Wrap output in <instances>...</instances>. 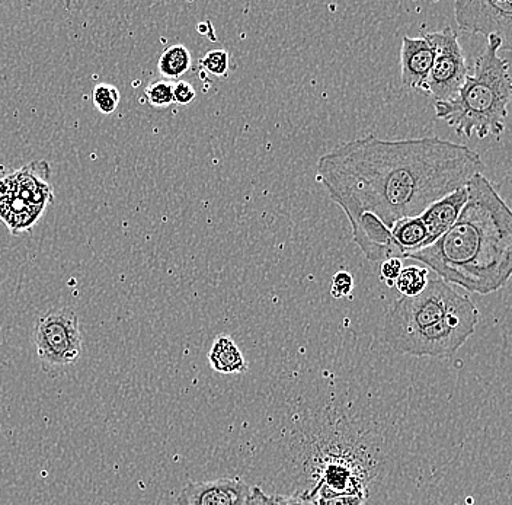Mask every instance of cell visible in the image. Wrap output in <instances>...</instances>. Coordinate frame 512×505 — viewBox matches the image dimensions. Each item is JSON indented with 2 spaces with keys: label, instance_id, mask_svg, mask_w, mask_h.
Listing matches in <instances>:
<instances>
[{
  "label": "cell",
  "instance_id": "7c38bea8",
  "mask_svg": "<svg viewBox=\"0 0 512 505\" xmlns=\"http://www.w3.org/2000/svg\"><path fill=\"white\" fill-rule=\"evenodd\" d=\"M208 361L211 369L222 375H240L248 372V363L240 353L238 344L227 335L216 338L208 353Z\"/></svg>",
  "mask_w": 512,
  "mask_h": 505
},
{
  "label": "cell",
  "instance_id": "ffe728a7",
  "mask_svg": "<svg viewBox=\"0 0 512 505\" xmlns=\"http://www.w3.org/2000/svg\"><path fill=\"white\" fill-rule=\"evenodd\" d=\"M354 290V277L348 271H338L332 278L331 294L335 299L350 297Z\"/></svg>",
  "mask_w": 512,
  "mask_h": 505
},
{
  "label": "cell",
  "instance_id": "7a4b0ae2",
  "mask_svg": "<svg viewBox=\"0 0 512 505\" xmlns=\"http://www.w3.org/2000/svg\"><path fill=\"white\" fill-rule=\"evenodd\" d=\"M467 190L453 228L403 260L421 262L446 283L485 296L512 280V210L483 174L467 182Z\"/></svg>",
  "mask_w": 512,
  "mask_h": 505
},
{
  "label": "cell",
  "instance_id": "9a60e30c",
  "mask_svg": "<svg viewBox=\"0 0 512 505\" xmlns=\"http://www.w3.org/2000/svg\"><path fill=\"white\" fill-rule=\"evenodd\" d=\"M428 283H430L428 268L409 265V267H403L395 287L402 297H415L427 289Z\"/></svg>",
  "mask_w": 512,
  "mask_h": 505
},
{
  "label": "cell",
  "instance_id": "603a6c76",
  "mask_svg": "<svg viewBox=\"0 0 512 505\" xmlns=\"http://www.w3.org/2000/svg\"><path fill=\"white\" fill-rule=\"evenodd\" d=\"M366 503V495H339L319 501V505H363Z\"/></svg>",
  "mask_w": 512,
  "mask_h": 505
},
{
  "label": "cell",
  "instance_id": "d6986e66",
  "mask_svg": "<svg viewBox=\"0 0 512 505\" xmlns=\"http://www.w3.org/2000/svg\"><path fill=\"white\" fill-rule=\"evenodd\" d=\"M200 67L210 75L223 78L229 73V53L226 50H211L200 60Z\"/></svg>",
  "mask_w": 512,
  "mask_h": 505
},
{
  "label": "cell",
  "instance_id": "ac0fdd59",
  "mask_svg": "<svg viewBox=\"0 0 512 505\" xmlns=\"http://www.w3.org/2000/svg\"><path fill=\"white\" fill-rule=\"evenodd\" d=\"M146 98L155 108H168L174 104V85L166 79L149 83L146 88Z\"/></svg>",
  "mask_w": 512,
  "mask_h": 505
},
{
  "label": "cell",
  "instance_id": "e0dca14e",
  "mask_svg": "<svg viewBox=\"0 0 512 505\" xmlns=\"http://www.w3.org/2000/svg\"><path fill=\"white\" fill-rule=\"evenodd\" d=\"M92 102L99 113L110 115L115 113L120 105V91L110 83H98L92 89Z\"/></svg>",
  "mask_w": 512,
  "mask_h": 505
},
{
  "label": "cell",
  "instance_id": "4fadbf2b",
  "mask_svg": "<svg viewBox=\"0 0 512 505\" xmlns=\"http://www.w3.org/2000/svg\"><path fill=\"white\" fill-rule=\"evenodd\" d=\"M390 235L398 246L402 260L406 254L424 248L427 242V229L419 216L398 220L390 229Z\"/></svg>",
  "mask_w": 512,
  "mask_h": 505
},
{
  "label": "cell",
  "instance_id": "8fae6325",
  "mask_svg": "<svg viewBox=\"0 0 512 505\" xmlns=\"http://www.w3.org/2000/svg\"><path fill=\"white\" fill-rule=\"evenodd\" d=\"M467 200H469V190H467L466 185V187L453 191L441 200L435 201L419 216L424 222L425 229H427V242H425L424 248L435 244L438 239L446 235L448 230L453 228L454 223L462 214Z\"/></svg>",
  "mask_w": 512,
  "mask_h": 505
},
{
  "label": "cell",
  "instance_id": "2e32d148",
  "mask_svg": "<svg viewBox=\"0 0 512 505\" xmlns=\"http://www.w3.org/2000/svg\"><path fill=\"white\" fill-rule=\"evenodd\" d=\"M246 505H319V501L309 491L296 495H268L262 489L252 487Z\"/></svg>",
  "mask_w": 512,
  "mask_h": 505
},
{
  "label": "cell",
  "instance_id": "52a82bcc",
  "mask_svg": "<svg viewBox=\"0 0 512 505\" xmlns=\"http://www.w3.org/2000/svg\"><path fill=\"white\" fill-rule=\"evenodd\" d=\"M434 49V65L425 83L424 92L435 102L450 101L459 94L469 75L466 56L459 35L451 27L425 34Z\"/></svg>",
  "mask_w": 512,
  "mask_h": 505
},
{
  "label": "cell",
  "instance_id": "44dd1931",
  "mask_svg": "<svg viewBox=\"0 0 512 505\" xmlns=\"http://www.w3.org/2000/svg\"><path fill=\"white\" fill-rule=\"evenodd\" d=\"M403 270V260L398 257L387 258L380 267V277L389 287H395L396 280Z\"/></svg>",
  "mask_w": 512,
  "mask_h": 505
},
{
  "label": "cell",
  "instance_id": "3957f363",
  "mask_svg": "<svg viewBox=\"0 0 512 505\" xmlns=\"http://www.w3.org/2000/svg\"><path fill=\"white\" fill-rule=\"evenodd\" d=\"M502 41L486 37L485 50L467 75L459 94L446 102H435V115L453 127L457 136L483 140L505 131L508 105L512 101V76L508 60L499 57Z\"/></svg>",
  "mask_w": 512,
  "mask_h": 505
},
{
  "label": "cell",
  "instance_id": "8992f818",
  "mask_svg": "<svg viewBox=\"0 0 512 505\" xmlns=\"http://www.w3.org/2000/svg\"><path fill=\"white\" fill-rule=\"evenodd\" d=\"M479 310L475 303L464 297L463 302L434 325L415 332L393 345L396 353L416 357H451L475 334Z\"/></svg>",
  "mask_w": 512,
  "mask_h": 505
},
{
  "label": "cell",
  "instance_id": "7402d4cb",
  "mask_svg": "<svg viewBox=\"0 0 512 505\" xmlns=\"http://www.w3.org/2000/svg\"><path fill=\"white\" fill-rule=\"evenodd\" d=\"M197 97L194 86L185 81H178L174 85V102L178 105H190Z\"/></svg>",
  "mask_w": 512,
  "mask_h": 505
},
{
  "label": "cell",
  "instance_id": "30bf717a",
  "mask_svg": "<svg viewBox=\"0 0 512 505\" xmlns=\"http://www.w3.org/2000/svg\"><path fill=\"white\" fill-rule=\"evenodd\" d=\"M434 65V49L430 41L422 37L405 35L400 47V78L403 85L424 92L425 83Z\"/></svg>",
  "mask_w": 512,
  "mask_h": 505
},
{
  "label": "cell",
  "instance_id": "5b68a950",
  "mask_svg": "<svg viewBox=\"0 0 512 505\" xmlns=\"http://www.w3.org/2000/svg\"><path fill=\"white\" fill-rule=\"evenodd\" d=\"M466 296L457 293L440 277L432 278L427 289L415 297H400L383 324V338L390 348L403 338L422 331L443 319Z\"/></svg>",
  "mask_w": 512,
  "mask_h": 505
},
{
  "label": "cell",
  "instance_id": "ba28073f",
  "mask_svg": "<svg viewBox=\"0 0 512 505\" xmlns=\"http://www.w3.org/2000/svg\"><path fill=\"white\" fill-rule=\"evenodd\" d=\"M454 18L463 33L495 35L512 53V0H457Z\"/></svg>",
  "mask_w": 512,
  "mask_h": 505
},
{
  "label": "cell",
  "instance_id": "5bb4252c",
  "mask_svg": "<svg viewBox=\"0 0 512 505\" xmlns=\"http://www.w3.org/2000/svg\"><path fill=\"white\" fill-rule=\"evenodd\" d=\"M191 67V53L184 44H174L160 54L158 70L166 81H178L190 72Z\"/></svg>",
  "mask_w": 512,
  "mask_h": 505
},
{
  "label": "cell",
  "instance_id": "cb8c5ba5",
  "mask_svg": "<svg viewBox=\"0 0 512 505\" xmlns=\"http://www.w3.org/2000/svg\"><path fill=\"white\" fill-rule=\"evenodd\" d=\"M198 33H201L203 35H210L213 33V30H211V24L210 22H200L197 27Z\"/></svg>",
  "mask_w": 512,
  "mask_h": 505
},
{
  "label": "cell",
  "instance_id": "277c9868",
  "mask_svg": "<svg viewBox=\"0 0 512 505\" xmlns=\"http://www.w3.org/2000/svg\"><path fill=\"white\" fill-rule=\"evenodd\" d=\"M41 370L50 379L66 375L82 356V329L75 309L53 308L35 321L32 332Z\"/></svg>",
  "mask_w": 512,
  "mask_h": 505
},
{
  "label": "cell",
  "instance_id": "9c48e42d",
  "mask_svg": "<svg viewBox=\"0 0 512 505\" xmlns=\"http://www.w3.org/2000/svg\"><path fill=\"white\" fill-rule=\"evenodd\" d=\"M251 488L240 478L190 482L182 488L175 505H246Z\"/></svg>",
  "mask_w": 512,
  "mask_h": 505
},
{
  "label": "cell",
  "instance_id": "6da1fadb",
  "mask_svg": "<svg viewBox=\"0 0 512 505\" xmlns=\"http://www.w3.org/2000/svg\"><path fill=\"white\" fill-rule=\"evenodd\" d=\"M478 152L438 137L383 140L361 137L320 156L316 180L344 210L351 228L364 214L387 229L421 216L431 204L482 174Z\"/></svg>",
  "mask_w": 512,
  "mask_h": 505
}]
</instances>
